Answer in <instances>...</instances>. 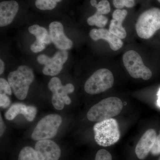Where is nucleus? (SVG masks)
<instances>
[{"instance_id":"f257e3e1","label":"nucleus","mask_w":160,"mask_h":160,"mask_svg":"<svg viewBox=\"0 0 160 160\" xmlns=\"http://www.w3.org/2000/svg\"><path fill=\"white\" fill-rule=\"evenodd\" d=\"M123 107L122 102L118 98H106L90 108L87 112V118L92 122H100L111 118L119 114Z\"/></svg>"},{"instance_id":"f03ea898","label":"nucleus","mask_w":160,"mask_h":160,"mask_svg":"<svg viewBox=\"0 0 160 160\" xmlns=\"http://www.w3.org/2000/svg\"><path fill=\"white\" fill-rule=\"evenodd\" d=\"M34 79L33 71L26 66H20L16 70L10 72L8 77V82L12 92L21 100L27 97L29 86Z\"/></svg>"},{"instance_id":"7ed1b4c3","label":"nucleus","mask_w":160,"mask_h":160,"mask_svg":"<svg viewBox=\"0 0 160 160\" xmlns=\"http://www.w3.org/2000/svg\"><path fill=\"white\" fill-rule=\"evenodd\" d=\"M94 139L98 145L108 147L120 139V132L117 121L114 118L98 122L93 126Z\"/></svg>"},{"instance_id":"20e7f679","label":"nucleus","mask_w":160,"mask_h":160,"mask_svg":"<svg viewBox=\"0 0 160 160\" xmlns=\"http://www.w3.org/2000/svg\"><path fill=\"white\" fill-rule=\"evenodd\" d=\"M138 35L148 39L160 29V9L153 8L144 12L138 18L135 26Z\"/></svg>"},{"instance_id":"39448f33","label":"nucleus","mask_w":160,"mask_h":160,"mask_svg":"<svg viewBox=\"0 0 160 160\" xmlns=\"http://www.w3.org/2000/svg\"><path fill=\"white\" fill-rule=\"evenodd\" d=\"M113 83L114 78L111 72L101 69L95 72L86 81L84 89L89 94H99L111 88Z\"/></svg>"},{"instance_id":"423d86ee","label":"nucleus","mask_w":160,"mask_h":160,"mask_svg":"<svg viewBox=\"0 0 160 160\" xmlns=\"http://www.w3.org/2000/svg\"><path fill=\"white\" fill-rule=\"evenodd\" d=\"M62 122V118L59 115L46 116L38 123L32 134V138L38 141L52 138L56 135Z\"/></svg>"},{"instance_id":"0eeeda50","label":"nucleus","mask_w":160,"mask_h":160,"mask_svg":"<svg viewBox=\"0 0 160 160\" xmlns=\"http://www.w3.org/2000/svg\"><path fill=\"white\" fill-rule=\"evenodd\" d=\"M48 88L52 92V103L55 109L61 110L64 109L65 105H70L71 99L68 94L72 93L74 87L72 84L69 83L63 86L59 78H52L48 84Z\"/></svg>"},{"instance_id":"6e6552de","label":"nucleus","mask_w":160,"mask_h":160,"mask_svg":"<svg viewBox=\"0 0 160 160\" xmlns=\"http://www.w3.org/2000/svg\"><path fill=\"white\" fill-rule=\"evenodd\" d=\"M124 66L132 77L149 80L152 76L150 69L145 66L138 52L134 50L127 51L123 57Z\"/></svg>"},{"instance_id":"1a4fd4ad","label":"nucleus","mask_w":160,"mask_h":160,"mask_svg":"<svg viewBox=\"0 0 160 160\" xmlns=\"http://www.w3.org/2000/svg\"><path fill=\"white\" fill-rule=\"evenodd\" d=\"M35 150L38 160H58L61 155L59 146L49 139L38 141Z\"/></svg>"},{"instance_id":"9d476101","label":"nucleus","mask_w":160,"mask_h":160,"mask_svg":"<svg viewBox=\"0 0 160 160\" xmlns=\"http://www.w3.org/2000/svg\"><path fill=\"white\" fill-rule=\"evenodd\" d=\"M49 35L51 42L58 49L68 50L72 47L73 43L66 36L64 32L62 24L58 22H53L49 26Z\"/></svg>"},{"instance_id":"9b49d317","label":"nucleus","mask_w":160,"mask_h":160,"mask_svg":"<svg viewBox=\"0 0 160 160\" xmlns=\"http://www.w3.org/2000/svg\"><path fill=\"white\" fill-rule=\"evenodd\" d=\"M157 137L154 129L147 130L138 142L135 148V153L138 158L143 160L151 151Z\"/></svg>"},{"instance_id":"f8f14e48","label":"nucleus","mask_w":160,"mask_h":160,"mask_svg":"<svg viewBox=\"0 0 160 160\" xmlns=\"http://www.w3.org/2000/svg\"><path fill=\"white\" fill-rule=\"evenodd\" d=\"M37 113V109L34 106H26L22 103H15L6 112L5 116L6 119H14L18 115L22 114L29 122L34 119Z\"/></svg>"},{"instance_id":"ddd939ff","label":"nucleus","mask_w":160,"mask_h":160,"mask_svg":"<svg viewBox=\"0 0 160 160\" xmlns=\"http://www.w3.org/2000/svg\"><path fill=\"white\" fill-rule=\"evenodd\" d=\"M89 36L95 41L100 39L106 40L109 43L110 48L113 51H117L123 45L121 38L112 34L109 30L103 28L92 29L89 32Z\"/></svg>"},{"instance_id":"4468645a","label":"nucleus","mask_w":160,"mask_h":160,"mask_svg":"<svg viewBox=\"0 0 160 160\" xmlns=\"http://www.w3.org/2000/svg\"><path fill=\"white\" fill-rule=\"evenodd\" d=\"M19 10V5L15 1H4L0 3V26L9 25L14 19Z\"/></svg>"},{"instance_id":"2eb2a0df","label":"nucleus","mask_w":160,"mask_h":160,"mask_svg":"<svg viewBox=\"0 0 160 160\" xmlns=\"http://www.w3.org/2000/svg\"><path fill=\"white\" fill-rule=\"evenodd\" d=\"M127 13V11L125 9H118L115 10L109 26V31L121 39L125 38L127 35L126 29L123 27L122 24Z\"/></svg>"},{"instance_id":"dca6fc26","label":"nucleus","mask_w":160,"mask_h":160,"mask_svg":"<svg viewBox=\"0 0 160 160\" xmlns=\"http://www.w3.org/2000/svg\"><path fill=\"white\" fill-rule=\"evenodd\" d=\"M29 31L32 34H33L36 38V40L46 45L50 44L51 42V38L48 33L47 29L44 27L38 25H33L29 28Z\"/></svg>"},{"instance_id":"f3484780","label":"nucleus","mask_w":160,"mask_h":160,"mask_svg":"<svg viewBox=\"0 0 160 160\" xmlns=\"http://www.w3.org/2000/svg\"><path fill=\"white\" fill-rule=\"evenodd\" d=\"M87 22L89 26H96L102 28L106 26L108 22V19L103 15L96 12L94 14L88 18Z\"/></svg>"},{"instance_id":"a211bd4d","label":"nucleus","mask_w":160,"mask_h":160,"mask_svg":"<svg viewBox=\"0 0 160 160\" xmlns=\"http://www.w3.org/2000/svg\"><path fill=\"white\" fill-rule=\"evenodd\" d=\"M90 4L96 8V12L100 14H107L110 12V4L107 0H102L98 4L97 0H91Z\"/></svg>"},{"instance_id":"6ab92c4d","label":"nucleus","mask_w":160,"mask_h":160,"mask_svg":"<svg viewBox=\"0 0 160 160\" xmlns=\"http://www.w3.org/2000/svg\"><path fill=\"white\" fill-rule=\"evenodd\" d=\"M18 160H38L35 149L30 146L24 147L20 152Z\"/></svg>"},{"instance_id":"aec40b11","label":"nucleus","mask_w":160,"mask_h":160,"mask_svg":"<svg viewBox=\"0 0 160 160\" xmlns=\"http://www.w3.org/2000/svg\"><path fill=\"white\" fill-rule=\"evenodd\" d=\"M52 59V58H51ZM63 69V66H60L52 62L45 66L43 69V74L47 76H53L58 74Z\"/></svg>"},{"instance_id":"412c9836","label":"nucleus","mask_w":160,"mask_h":160,"mask_svg":"<svg viewBox=\"0 0 160 160\" xmlns=\"http://www.w3.org/2000/svg\"><path fill=\"white\" fill-rule=\"evenodd\" d=\"M57 3L54 0H36L35 6L38 9L42 10H51L54 9Z\"/></svg>"},{"instance_id":"4be33fe9","label":"nucleus","mask_w":160,"mask_h":160,"mask_svg":"<svg viewBox=\"0 0 160 160\" xmlns=\"http://www.w3.org/2000/svg\"><path fill=\"white\" fill-rule=\"evenodd\" d=\"M51 58L53 63L63 66L68 59V53L66 50H61L56 52L53 57Z\"/></svg>"},{"instance_id":"5701e85b","label":"nucleus","mask_w":160,"mask_h":160,"mask_svg":"<svg viewBox=\"0 0 160 160\" xmlns=\"http://www.w3.org/2000/svg\"><path fill=\"white\" fill-rule=\"evenodd\" d=\"M113 5L118 9H122L124 6L132 8L135 5L134 0H113Z\"/></svg>"},{"instance_id":"b1692460","label":"nucleus","mask_w":160,"mask_h":160,"mask_svg":"<svg viewBox=\"0 0 160 160\" xmlns=\"http://www.w3.org/2000/svg\"><path fill=\"white\" fill-rule=\"evenodd\" d=\"M0 89L1 93H5L9 95H11L12 93V89L9 82L3 78L0 79Z\"/></svg>"},{"instance_id":"393cba45","label":"nucleus","mask_w":160,"mask_h":160,"mask_svg":"<svg viewBox=\"0 0 160 160\" xmlns=\"http://www.w3.org/2000/svg\"><path fill=\"white\" fill-rule=\"evenodd\" d=\"M95 160H112L110 152L105 149H101L98 151Z\"/></svg>"},{"instance_id":"a878e982","label":"nucleus","mask_w":160,"mask_h":160,"mask_svg":"<svg viewBox=\"0 0 160 160\" xmlns=\"http://www.w3.org/2000/svg\"><path fill=\"white\" fill-rule=\"evenodd\" d=\"M46 48V44L36 40L30 46V49L32 52L38 53L43 51Z\"/></svg>"},{"instance_id":"bb28decb","label":"nucleus","mask_w":160,"mask_h":160,"mask_svg":"<svg viewBox=\"0 0 160 160\" xmlns=\"http://www.w3.org/2000/svg\"><path fill=\"white\" fill-rule=\"evenodd\" d=\"M11 101L9 97L5 93H1L0 94V106L2 108H7L10 106Z\"/></svg>"},{"instance_id":"cd10ccee","label":"nucleus","mask_w":160,"mask_h":160,"mask_svg":"<svg viewBox=\"0 0 160 160\" xmlns=\"http://www.w3.org/2000/svg\"><path fill=\"white\" fill-rule=\"evenodd\" d=\"M150 152L153 155L156 156L160 154V134L157 136L154 145Z\"/></svg>"},{"instance_id":"c85d7f7f","label":"nucleus","mask_w":160,"mask_h":160,"mask_svg":"<svg viewBox=\"0 0 160 160\" xmlns=\"http://www.w3.org/2000/svg\"><path fill=\"white\" fill-rule=\"evenodd\" d=\"M51 58H49L45 54L40 55L37 57L38 62L45 66L51 62Z\"/></svg>"},{"instance_id":"c756f323","label":"nucleus","mask_w":160,"mask_h":160,"mask_svg":"<svg viewBox=\"0 0 160 160\" xmlns=\"http://www.w3.org/2000/svg\"><path fill=\"white\" fill-rule=\"evenodd\" d=\"M0 119H1V121H0V128H1L0 129V135H1V137H2L4 134L5 130H6V126L4 124L1 115Z\"/></svg>"},{"instance_id":"7c9ffc66","label":"nucleus","mask_w":160,"mask_h":160,"mask_svg":"<svg viewBox=\"0 0 160 160\" xmlns=\"http://www.w3.org/2000/svg\"><path fill=\"white\" fill-rule=\"evenodd\" d=\"M5 70V63L2 59L0 60V74H2Z\"/></svg>"},{"instance_id":"2f4dec72","label":"nucleus","mask_w":160,"mask_h":160,"mask_svg":"<svg viewBox=\"0 0 160 160\" xmlns=\"http://www.w3.org/2000/svg\"><path fill=\"white\" fill-rule=\"evenodd\" d=\"M158 106L160 107V89L159 90L158 92Z\"/></svg>"},{"instance_id":"473e14b6","label":"nucleus","mask_w":160,"mask_h":160,"mask_svg":"<svg viewBox=\"0 0 160 160\" xmlns=\"http://www.w3.org/2000/svg\"><path fill=\"white\" fill-rule=\"evenodd\" d=\"M55 2H56L57 3L58 2H61V1H62V0H54Z\"/></svg>"},{"instance_id":"72a5a7b5","label":"nucleus","mask_w":160,"mask_h":160,"mask_svg":"<svg viewBox=\"0 0 160 160\" xmlns=\"http://www.w3.org/2000/svg\"><path fill=\"white\" fill-rule=\"evenodd\" d=\"M158 1L160 3V0H158Z\"/></svg>"},{"instance_id":"f704fd0d","label":"nucleus","mask_w":160,"mask_h":160,"mask_svg":"<svg viewBox=\"0 0 160 160\" xmlns=\"http://www.w3.org/2000/svg\"><path fill=\"white\" fill-rule=\"evenodd\" d=\"M160 160V157L159 158V160Z\"/></svg>"}]
</instances>
